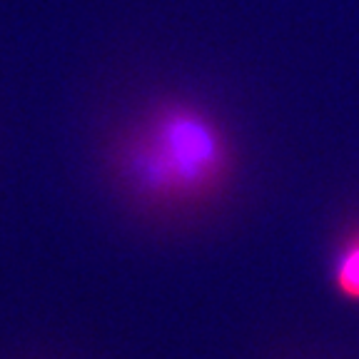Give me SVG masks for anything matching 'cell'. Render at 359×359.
<instances>
[{
	"label": "cell",
	"instance_id": "6da1fadb",
	"mask_svg": "<svg viewBox=\"0 0 359 359\" xmlns=\"http://www.w3.org/2000/svg\"><path fill=\"white\" fill-rule=\"evenodd\" d=\"M112 165L128 192L152 205L217 195L232 170L222 125L190 102H163L120 135Z\"/></svg>",
	"mask_w": 359,
	"mask_h": 359
},
{
	"label": "cell",
	"instance_id": "7a4b0ae2",
	"mask_svg": "<svg viewBox=\"0 0 359 359\" xmlns=\"http://www.w3.org/2000/svg\"><path fill=\"white\" fill-rule=\"evenodd\" d=\"M334 287L349 302H359V232L342 247L334 262Z\"/></svg>",
	"mask_w": 359,
	"mask_h": 359
}]
</instances>
